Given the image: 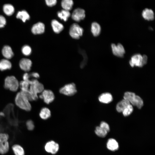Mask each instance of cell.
I'll return each mask as SVG.
<instances>
[{"mask_svg":"<svg viewBox=\"0 0 155 155\" xmlns=\"http://www.w3.org/2000/svg\"><path fill=\"white\" fill-rule=\"evenodd\" d=\"M5 115L4 113L3 112H0V115L1 116H4Z\"/></svg>","mask_w":155,"mask_h":155,"instance_id":"obj_41","label":"cell"},{"mask_svg":"<svg viewBox=\"0 0 155 155\" xmlns=\"http://www.w3.org/2000/svg\"><path fill=\"white\" fill-rule=\"evenodd\" d=\"M73 4V1L71 0H63L61 2L62 8L64 10L69 11L72 9Z\"/></svg>","mask_w":155,"mask_h":155,"instance_id":"obj_27","label":"cell"},{"mask_svg":"<svg viewBox=\"0 0 155 155\" xmlns=\"http://www.w3.org/2000/svg\"><path fill=\"white\" fill-rule=\"evenodd\" d=\"M9 149L8 141H0V154H6L8 152Z\"/></svg>","mask_w":155,"mask_h":155,"instance_id":"obj_28","label":"cell"},{"mask_svg":"<svg viewBox=\"0 0 155 155\" xmlns=\"http://www.w3.org/2000/svg\"><path fill=\"white\" fill-rule=\"evenodd\" d=\"M12 67L11 62L7 59H2L0 61V70L4 71L10 69Z\"/></svg>","mask_w":155,"mask_h":155,"instance_id":"obj_20","label":"cell"},{"mask_svg":"<svg viewBox=\"0 0 155 155\" xmlns=\"http://www.w3.org/2000/svg\"><path fill=\"white\" fill-rule=\"evenodd\" d=\"M95 132L97 135L101 137H105L108 133L100 126H97L96 127Z\"/></svg>","mask_w":155,"mask_h":155,"instance_id":"obj_29","label":"cell"},{"mask_svg":"<svg viewBox=\"0 0 155 155\" xmlns=\"http://www.w3.org/2000/svg\"><path fill=\"white\" fill-rule=\"evenodd\" d=\"M59 148V144L53 141L47 142L44 146L45 150L47 152L55 154L58 151Z\"/></svg>","mask_w":155,"mask_h":155,"instance_id":"obj_10","label":"cell"},{"mask_svg":"<svg viewBox=\"0 0 155 155\" xmlns=\"http://www.w3.org/2000/svg\"><path fill=\"white\" fill-rule=\"evenodd\" d=\"M6 24V20L3 16L0 15V28L4 27Z\"/></svg>","mask_w":155,"mask_h":155,"instance_id":"obj_37","label":"cell"},{"mask_svg":"<svg viewBox=\"0 0 155 155\" xmlns=\"http://www.w3.org/2000/svg\"><path fill=\"white\" fill-rule=\"evenodd\" d=\"M45 30L44 24L41 22L34 24L31 29L32 32L34 34H40L43 33Z\"/></svg>","mask_w":155,"mask_h":155,"instance_id":"obj_13","label":"cell"},{"mask_svg":"<svg viewBox=\"0 0 155 155\" xmlns=\"http://www.w3.org/2000/svg\"><path fill=\"white\" fill-rule=\"evenodd\" d=\"M143 57V62L144 65H146L148 61V57L146 55H142Z\"/></svg>","mask_w":155,"mask_h":155,"instance_id":"obj_40","label":"cell"},{"mask_svg":"<svg viewBox=\"0 0 155 155\" xmlns=\"http://www.w3.org/2000/svg\"><path fill=\"white\" fill-rule=\"evenodd\" d=\"M51 25L53 31L56 33H59L64 28L63 25L56 20L51 21Z\"/></svg>","mask_w":155,"mask_h":155,"instance_id":"obj_15","label":"cell"},{"mask_svg":"<svg viewBox=\"0 0 155 155\" xmlns=\"http://www.w3.org/2000/svg\"><path fill=\"white\" fill-rule=\"evenodd\" d=\"M29 84V91L33 100H36L38 98L37 94L42 93L44 90L43 85L36 79L31 80Z\"/></svg>","mask_w":155,"mask_h":155,"instance_id":"obj_1","label":"cell"},{"mask_svg":"<svg viewBox=\"0 0 155 155\" xmlns=\"http://www.w3.org/2000/svg\"><path fill=\"white\" fill-rule=\"evenodd\" d=\"M3 11L4 13L8 16L12 15L14 12V8L10 4H5L3 6Z\"/></svg>","mask_w":155,"mask_h":155,"instance_id":"obj_26","label":"cell"},{"mask_svg":"<svg viewBox=\"0 0 155 155\" xmlns=\"http://www.w3.org/2000/svg\"><path fill=\"white\" fill-rule=\"evenodd\" d=\"M101 128L106 131L107 132L110 131V127L108 124L104 121H102L99 126Z\"/></svg>","mask_w":155,"mask_h":155,"instance_id":"obj_34","label":"cell"},{"mask_svg":"<svg viewBox=\"0 0 155 155\" xmlns=\"http://www.w3.org/2000/svg\"><path fill=\"white\" fill-rule=\"evenodd\" d=\"M58 17L61 20L64 21H67L70 16V13L69 11L62 10L59 11L57 13Z\"/></svg>","mask_w":155,"mask_h":155,"instance_id":"obj_23","label":"cell"},{"mask_svg":"<svg viewBox=\"0 0 155 155\" xmlns=\"http://www.w3.org/2000/svg\"><path fill=\"white\" fill-rule=\"evenodd\" d=\"M22 51L24 55L28 56L31 54L32 50L31 47L29 46L25 45L22 47Z\"/></svg>","mask_w":155,"mask_h":155,"instance_id":"obj_32","label":"cell"},{"mask_svg":"<svg viewBox=\"0 0 155 155\" xmlns=\"http://www.w3.org/2000/svg\"><path fill=\"white\" fill-rule=\"evenodd\" d=\"M129 63L132 67H142L144 66L143 62L142 55L140 54L134 55L131 57Z\"/></svg>","mask_w":155,"mask_h":155,"instance_id":"obj_9","label":"cell"},{"mask_svg":"<svg viewBox=\"0 0 155 155\" xmlns=\"http://www.w3.org/2000/svg\"><path fill=\"white\" fill-rule=\"evenodd\" d=\"M30 77L29 74L27 73H24L23 75V80L28 82L29 83L31 80L30 79Z\"/></svg>","mask_w":155,"mask_h":155,"instance_id":"obj_38","label":"cell"},{"mask_svg":"<svg viewBox=\"0 0 155 155\" xmlns=\"http://www.w3.org/2000/svg\"><path fill=\"white\" fill-rule=\"evenodd\" d=\"M15 102L16 105L21 109L28 111L31 109V106L29 101L20 92L16 95Z\"/></svg>","mask_w":155,"mask_h":155,"instance_id":"obj_3","label":"cell"},{"mask_svg":"<svg viewBox=\"0 0 155 155\" xmlns=\"http://www.w3.org/2000/svg\"><path fill=\"white\" fill-rule=\"evenodd\" d=\"M39 97L42 99L46 104H48L52 102L55 99L53 92L50 90H45L41 93Z\"/></svg>","mask_w":155,"mask_h":155,"instance_id":"obj_7","label":"cell"},{"mask_svg":"<svg viewBox=\"0 0 155 155\" xmlns=\"http://www.w3.org/2000/svg\"><path fill=\"white\" fill-rule=\"evenodd\" d=\"M91 30L93 35L94 36H98L100 33V26L97 22H93L91 24Z\"/></svg>","mask_w":155,"mask_h":155,"instance_id":"obj_19","label":"cell"},{"mask_svg":"<svg viewBox=\"0 0 155 155\" xmlns=\"http://www.w3.org/2000/svg\"><path fill=\"white\" fill-rule=\"evenodd\" d=\"M106 146L108 150L112 151H116L119 148L118 142L113 138H110L108 140Z\"/></svg>","mask_w":155,"mask_h":155,"instance_id":"obj_17","label":"cell"},{"mask_svg":"<svg viewBox=\"0 0 155 155\" xmlns=\"http://www.w3.org/2000/svg\"><path fill=\"white\" fill-rule=\"evenodd\" d=\"M123 98L127 100L132 106H135L139 109L141 108L143 105L142 99L133 92H125L124 94Z\"/></svg>","mask_w":155,"mask_h":155,"instance_id":"obj_2","label":"cell"},{"mask_svg":"<svg viewBox=\"0 0 155 155\" xmlns=\"http://www.w3.org/2000/svg\"><path fill=\"white\" fill-rule=\"evenodd\" d=\"M112 52L113 55L117 57H123L125 53V50L123 46L119 43L117 45L114 43L111 44Z\"/></svg>","mask_w":155,"mask_h":155,"instance_id":"obj_8","label":"cell"},{"mask_svg":"<svg viewBox=\"0 0 155 155\" xmlns=\"http://www.w3.org/2000/svg\"><path fill=\"white\" fill-rule=\"evenodd\" d=\"M28 129L30 131L32 130L34 128V125L33 122L31 120H28L26 123Z\"/></svg>","mask_w":155,"mask_h":155,"instance_id":"obj_33","label":"cell"},{"mask_svg":"<svg viewBox=\"0 0 155 155\" xmlns=\"http://www.w3.org/2000/svg\"><path fill=\"white\" fill-rule=\"evenodd\" d=\"M142 15L144 19L148 21L152 20L154 19V13L151 9H145L142 11Z\"/></svg>","mask_w":155,"mask_h":155,"instance_id":"obj_14","label":"cell"},{"mask_svg":"<svg viewBox=\"0 0 155 155\" xmlns=\"http://www.w3.org/2000/svg\"><path fill=\"white\" fill-rule=\"evenodd\" d=\"M16 17L17 18L21 20L24 22H25L26 20H29L30 18L29 14L25 10L18 12Z\"/></svg>","mask_w":155,"mask_h":155,"instance_id":"obj_24","label":"cell"},{"mask_svg":"<svg viewBox=\"0 0 155 155\" xmlns=\"http://www.w3.org/2000/svg\"><path fill=\"white\" fill-rule=\"evenodd\" d=\"M30 77H32L36 79L40 77V75L39 74L36 72H32L29 74Z\"/></svg>","mask_w":155,"mask_h":155,"instance_id":"obj_39","label":"cell"},{"mask_svg":"<svg viewBox=\"0 0 155 155\" xmlns=\"http://www.w3.org/2000/svg\"><path fill=\"white\" fill-rule=\"evenodd\" d=\"M39 115L40 118L42 119L46 120L49 118L51 116L50 110L47 108H42L40 111Z\"/></svg>","mask_w":155,"mask_h":155,"instance_id":"obj_22","label":"cell"},{"mask_svg":"<svg viewBox=\"0 0 155 155\" xmlns=\"http://www.w3.org/2000/svg\"><path fill=\"white\" fill-rule=\"evenodd\" d=\"M32 65V62L30 60L27 58H23L20 61L19 66L22 70L28 72L30 70Z\"/></svg>","mask_w":155,"mask_h":155,"instance_id":"obj_12","label":"cell"},{"mask_svg":"<svg viewBox=\"0 0 155 155\" xmlns=\"http://www.w3.org/2000/svg\"><path fill=\"white\" fill-rule=\"evenodd\" d=\"M3 56L7 59H10L13 56V53L11 47L9 46H4L2 50Z\"/></svg>","mask_w":155,"mask_h":155,"instance_id":"obj_18","label":"cell"},{"mask_svg":"<svg viewBox=\"0 0 155 155\" xmlns=\"http://www.w3.org/2000/svg\"><path fill=\"white\" fill-rule=\"evenodd\" d=\"M45 2L46 5L49 7H52L55 5L57 3L56 0H46Z\"/></svg>","mask_w":155,"mask_h":155,"instance_id":"obj_36","label":"cell"},{"mask_svg":"<svg viewBox=\"0 0 155 155\" xmlns=\"http://www.w3.org/2000/svg\"><path fill=\"white\" fill-rule=\"evenodd\" d=\"M133 111V106L131 104L128 105L122 111L123 115L125 116H127L130 115Z\"/></svg>","mask_w":155,"mask_h":155,"instance_id":"obj_31","label":"cell"},{"mask_svg":"<svg viewBox=\"0 0 155 155\" xmlns=\"http://www.w3.org/2000/svg\"><path fill=\"white\" fill-rule=\"evenodd\" d=\"M12 149L15 155H24L25 154L24 149L20 145L15 144L12 146Z\"/></svg>","mask_w":155,"mask_h":155,"instance_id":"obj_25","label":"cell"},{"mask_svg":"<svg viewBox=\"0 0 155 155\" xmlns=\"http://www.w3.org/2000/svg\"><path fill=\"white\" fill-rule=\"evenodd\" d=\"M4 86L6 89L16 92L19 87V83L15 76H8L5 79Z\"/></svg>","mask_w":155,"mask_h":155,"instance_id":"obj_4","label":"cell"},{"mask_svg":"<svg viewBox=\"0 0 155 155\" xmlns=\"http://www.w3.org/2000/svg\"><path fill=\"white\" fill-rule=\"evenodd\" d=\"M83 31V28L78 24L74 23L71 25L70 27L69 34L73 38L78 39L82 35Z\"/></svg>","mask_w":155,"mask_h":155,"instance_id":"obj_5","label":"cell"},{"mask_svg":"<svg viewBox=\"0 0 155 155\" xmlns=\"http://www.w3.org/2000/svg\"><path fill=\"white\" fill-rule=\"evenodd\" d=\"M60 93L67 96H71L75 94L77 90L75 84L71 83L65 85L59 90Z\"/></svg>","mask_w":155,"mask_h":155,"instance_id":"obj_6","label":"cell"},{"mask_svg":"<svg viewBox=\"0 0 155 155\" xmlns=\"http://www.w3.org/2000/svg\"><path fill=\"white\" fill-rule=\"evenodd\" d=\"M130 104L127 100L124 99L117 104L116 110L119 112H122L125 108Z\"/></svg>","mask_w":155,"mask_h":155,"instance_id":"obj_21","label":"cell"},{"mask_svg":"<svg viewBox=\"0 0 155 155\" xmlns=\"http://www.w3.org/2000/svg\"><path fill=\"white\" fill-rule=\"evenodd\" d=\"M85 17V11L83 9L78 8L75 9L72 13V18L74 21L79 22Z\"/></svg>","mask_w":155,"mask_h":155,"instance_id":"obj_11","label":"cell"},{"mask_svg":"<svg viewBox=\"0 0 155 155\" xmlns=\"http://www.w3.org/2000/svg\"><path fill=\"white\" fill-rule=\"evenodd\" d=\"M112 95L109 93H105L101 94L98 97L99 101L101 103L105 104L109 103L113 100Z\"/></svg>","mask_w":155,"mask_h":155,"instance_id":"obj_16","label":"cell"},{"mask_svg":"<svg viewBox=\"0 0 155 155\" xmlns=\"http://www.w3.org/2000/svg\"><path fill=\"white\" fill-rule=\"evenodd\" d=\"M19 87L21 89V91H27L29 90L30 84L28 82L23 80L19 83Z\"/></svg>","mask_w":155,"mask_h":155,"instance_id":"obj_30","label":"cell"},{"mask_svg":"<svg viewBox=\"0 0 155 155\" xmlns=\"http://www.w3.org/2000/svg\"><path fill=\"white\" fill-rule=\"evenodd\" d=\"M8 139L9 136L7 134L3 133H0V141H8Z\"/></svg>","mask_w":155,"mask_h":155,"instance_id":"obj_35","label":"cell"}]
</instances>
